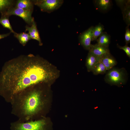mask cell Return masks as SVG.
Returning <instances> with one entry per match:
<instances>
[{
  "label": "cell",
  "instance_id": "cell-17",
  "mask_svg": "<svg viewBox=\"0 0 130 130\" xmlns=\"http://www.w3.org/2000/svg\"><path fill=\"white\" fill-rule=\"evenodd\" d=\"M8 16L2 15L0 18V24L4 28L10 30L11 32L14 34L15 32L13 30L10 23Z\"/></svg>",
  "mask_w": 130,
  "mask_h": 130
},
{
  "label": "cell",
  "instance_id": "cell-6",
  "mask_svg": "<svg viewBox=\"0 0 130 130\" xmlns=\"http://www.w3.org/2000/svg\"><path fill=\"white\" fill-rule=\"evenodd\" d=\"M32 11L26 10L16 7H11L8 9L1 15L8 16L12 15L18 16L22 19L29 25H31L34 19L32 16Z\"/></svg>",
  "mask_w": 130,
  "mask_h": 130
},
{
  "label": "cell",
  "instance_id": "cell-16",
  "mask_svg": "<svg viewBox=\"0 0 130 130\" xmlns=\"http://www.w3.org/2000/svg\"><path fill=\"white\" fill-rule=\"evenodd\" d=\"M13 3V1L12 0H0V14L1 15L12 7Z\"/></svg>",
  "mask_w": 130,
  "mask_h": 130
},
{
  "label": "cell",
  "instance_id": "cell-12",
  "mask_svg": "<svg viewBox=\"0 0 130 130\" xmlns=\"http://www.w3.org/2000/svg\"><path fill=\"white\" fill-rule=\"evenodd\" d=\"M33 3L29 0H19L17 1L15 7L25 10L32 11Z\"/></svg>",
  "mask_w": 130,
  "mask_h": 130
},
{
  "label": "cell",
  "instance_id": "cell-8",
  "mask_svg": "<svg viewBox=\"0 0 130 130\" xmlns=\"http://www.w3.org/2000/svg\"><path fill=\"white\" fill-rule=\"evenodd\" d=\"M108 47L99 45L97 44H91L89 51L95 56L102 58L104 56L110 53Z\"/></svg>",
  "mask_w": 130,
  "mask_h": 130
},
{
  "label": "cell",
  "instance_id": "cell-7",
  "mask_svg": "<svg viewBox=\"0 0 130 130\" xmlns=\"http://www.w3.org/2000/svg\"><path fill=\"white\" fill-rule=\"evenodd\" d=\"M94 27L91 26L80 34L79 36L81 45L86 50H89L92 41L93 31Z\"/></svg>",
  "mask_w": 130,
  "mask_h": 130
},
{
  "label": "cell",
  "instance_id": "cell-21",
  "mask_svg": "<svg viewBox=\"0 0 130 130\" xmlns=\"http://www.w3.org/2000/svg\"><path fill=\"white\" fill-rule=\"evenodd\" d=\"M125 39L126 45H127L130 42V31L129 26H127L126 28Z\"/></svg>",
  "mask_w": 130,
  "mask_h": 130
},
{
  "label": "cell",
  "instance_id": "cell-23",
  "mask_svg": "<svg viewBox=\"0 0 130 130\" xmlns=\"http://www.w3.org/2000/svg\"><path fill=\"white\" fill-rule=\"evenodd\" d=\"M10 34V33H8L5 34H0V39L7 37Z\"/></svg>",
  "mask_w": 130,
  "mask_h": 130
},
{
  "label": "cell",
  "instance_id": "cell-18",
  "mask_svg": "<svg viewBox=\"0 0 130 130\" xmlns=\"http://www.w3.org/2000/svg\"><path fill=\"white\" fill-rule=\"evenodd\" d=\"M104 26L99 23L95 27H94L93 31L92 41L96 40L103 33L104 30Z\"/></svg>",
  "mask_w": 130,
  "mask_h": 130
},
{
  "label": "cell",
  "instance_id": "cell-14",
  "mask_svg": "<svg viewBox=\"0 0 130 130\" xmlns=\"http://www.w3.org/2000/svg\"><path fill=\"white\" fill-rule=\"evenodd\" d=\"M107 71L104 65L100 61L94 66L91 71L94 75H97L104 74Z\"/></svg>",
  "mask_w": 130,
  "mask_h": 130
},
{
  "label": "cell",
  "instance_id": "cell-11",
  "mask_svg": "<svg viewBox=\"0 0 130 130\" xmlns=\"http://www.w3.org/2000/svg\"><path fill=\"white\" fill-rule=\"evenodd\" d=\"M101 58L89 52L86 61V65L88 71H91L94 66L101 61Z\"/></svg>",
  "mask_w": 130,
  "mask_h": 130
},
{
  "label": "cell",
  "instance_id": "cell-9",
  "mask_svg": "<svg viewBox=\"0 0 130 130\" xmlns=\"http://www.w3.org/2000/svg\"><path fill=\"white\" fill-rule=\"evenodd\" d=\"M26 31H28L31 39L36 40L38 41L40 46H42V43L39 35L37 29L36 23L34 20L31 26H26Z\"/></svg>",
  "mask_w": 130,
  "mask_h": 130
},
{
  "label": "cell",
  "instance_id": "cell-20",
  "mask_svg": "<svg viewBox=\"0 0 130 130\" xmlns=\"http://www.w3.org/2000/svg\"><path fill=\"white\" fill-rule=\"evenodd\" d=\"M124 11V16L126 21L129 23H130V12L129 5H127Z\"/></svg>",
  "mask_w": 130,
  "mask_h": 130
},
{
  "label": "cell",
  "instance_id": "cell-3",
  "mask_svg": "<svg viewBox=\"0 0 130 130\" xmlns=\"http://www.w3.org/2000/svg\"><path fill=\"white\" fill-rule=\"evenodd\" d=\"M46 119L27 121L18 120L11 123V130H46L47 123Z\"/></svg>",
  "mask_w": 130,
  "mask_h": 130
},
{
  "label": "cell",
  "instance_id": "cell-22",
  "mask_svg": "<svg viewBox=\"0 0 130 130\" xmlns=\"http://www.w3.org/2000/svg\"><path fill=\"white\" fill-rule=\"evenodd\" d=\"M117 47L119 49L123 50L126 54L127 56L129 58H130V47L128 45H126L124 46H121L118 44L117 45Z\"/></svg>",
  "mask_w": 130,
  "mask_h": 130
},
{
  "label": "cell",
  "instance_id": "cell-2",
  "mask_svg": "<svg viewBox=\"0 0 130 130\" xmlns=\"http://www.w3.org/2000/svg\"><path fill=\"white\" fill-rule=\"evenodd\" d=\"M45 83L28 87L12 98L10 103L11 112L18 120L24 122L37 120L42 114L45 104L43 86Z\"/></svg>",
  "mask_w": 130,
  "mask_h": 130
},
{
  "label": "cell",
  "instance_id": "cell-10",
  "mask_svg": "<svg viewBox=\"0 0 130 130\" xmlns=\"http://www.w3.org/2000/svg\"><path fill=\"white\" fill-rule=\"evenodd\" d=\"M101 61L104 65L107 71L113 68L117 63L116 59L110 53L102 57Z\"/></svg>",
  "mask_w": 130,
  "mask_h": 130
},
{
  "label": "cell",
  "instance_id": "cell-5",
  "mask_svg": "<svg viewBox=\"0 0 130 130\" xmlns=\"http://www.w3.org/2000/svg\"><path fill=\"white\" fill-rule=\"evenodd\" d=\"M32 1L41 11L50 13L59 8L64 1L62 0H38Z\"/></svg>",
  "mask_w": 130,
  "mask_h": 130
},
{
  "label": "cell",
  "instance_id": "cell-4",
  "mask_svg": "<svg viewBox=\"0 0 130 130\" xmlns=\"http://www.w3.org/2000/svg\"><path fill=\"white\" fill-rule=\"evenodd\" d=\"M104 77L105 82L111 85L119 87L124 84L127 79V73L124 68H113L107 71Z\"/></svg>",
  "mask_w": 130,
  "mask_h": 130
},
{
  "label": "cell",
  "instance_id": "cell-1",
  "mask_svg": "<svg viewBox=\"0 0 130 130\" xmlns=\"http://www.w3.org/2000/svg\"><path fill=\"white\" fill-rule=\"evenodd\" d=\"M45 60L32 54L21 55L6 62L0 72V95L10 103L26 88L46 83L54 76Z\"/></svg>",
  "mask_w": 130,
  "mask_h": 130
},
{
  "label": "cell",
  "instance_id": "cell-19",
  "mask_svg": "<svg viewBox=\"0 0 130 130\" xmlns=\"http://www.w3.org/2000/svg\"><path fill=\"white\" fill-rule=\"evenodd\" d=\"M96 3L98 7L104 10L108 9L111 5V1L109 0H97Z\"/></svg>",
  "mask_w": 130,
  "mask_h": 130
},
{
  "label": "cell",
  "instance_id": "cell-15",
  "mask_svg": "<svg viewBox=\"0 0 130 130\" xmlns=\"http://www.w3.org/2000/svg\"><path fill=\"white\" fill-rule=\"evenodd\" d=\"M14 34V36L23 46H25L28 41L31 39L28 33L23 32L18 33L15 32Z\"/></svg>",
  "mask_w": 130,
  "mask_h": 130
},
{
  "label": "cell",
  "instance_id": "cell-13",
  "mask_svg": "<svg viewBox=\"0 0 130 130\" xmlns=\"http://www.w3.org/2000/svg\"><path fill=\"white\" fill-rule=\"evenodd\" d=\"M98 45L108 47L110 43V36L106 32H103L97 39Z\"/></svg>",
  "mask_w": 130,
  "mask_h": 130
}]
</instances>
